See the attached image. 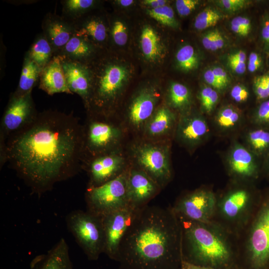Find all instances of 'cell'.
<instances>
[{
  "mask_svg": "<svg viewBox=\"0 0 269 269\" xmlns=\"http://www.w3.org/2000/svg\"><path fill=\"white\" fill-rule=\"evenodd\" d=\"M6 162L40 195L82 169V126L73 113L48 110L6 139Z\"/></svg>",
  "mask_w": 269,
  "mask_h": 269,
  "instance_id": "obj_1",
  "label": "cell"
},
{
  "mask_svg": "<svg viewBox=\"0 0 269 269\" xmlns=\"http://www.w3.org/2000/svg\"><path fill=\"white\" fill-rule=\"evenodd\" d=\"M121 269H179L181 228L172 206L137 210L119 246Z\"/></svg>",
  "mask_w": 269,
  "mask_h": 269,
  "instance_id": "obj_2",
  "label": "cell"
},
{
  "mask_svg": "<svg viewBox=\"0 0 269 269\" xmlns=\"http://www.w3.org/2000/svg\"><path fill=\"white\" fill-rule=\"evenodd\" d=\"M181 228L182 261L217 269H226L233 260L234 236L214 222L202 223L177 217Z\"/></svg>",
  "mask_w": 269,
  "mask_h": 269,
  "instance_id": "obj_3",
  "label": "cell"
},
{
  "mask_svg": "<svg viewBox=\"0 0 269 269\" xmlns=\"http://www.w3.org/2000/svg\"><path fill=\"white\" fill-rule=\"evenodd\" d=\"M243 232L242 247L249 269H269V194L258 203Z\"/></svg>",
  "mask_w": 269,
  "mask_h": 269,
  "instance_id": "obj_4",
  "label": "cell"
},
{
  "mask_svg": "<svg viewBox=\"0 0 269 269\" xmlns=\"http://www.w3.org/2000/svg\"><path fill=\"white\" fill-rule=\"evenodd\" d=\"M258 205L247 188L237 187L217 198L213 222L238 238L250 221Z\"/></svg>",
  "mask_w": 269,
  "mask_h": 269,
  "instance_id": "obj_5",
  "label": "cell"
},
{
  "mask_svg": "<svg viewBox=\"0 0 269 269\" xmlns=\"http://www.w3.org/2000/svg\"><path fill=\"white\" fill-rule=\"evenodd\" d=\"M67 228L90 261L104 253L105 238L101 217L87 210H74L66 217Z\"/></svg>",
  "mask_w": 269,
  "mask_h": 269,
  "instance_id": "obj_6",
  "label": "cell"
},
{
  "mask_svg": "<svg viewBox=\"0 0 269 269\" xmlns=\"http://www.w3.org/2000/svg\"><path fill=\"white\" fill-rule=\"evenodd\" d=\"M127 174L128 171H125L101 185L87 187L85 193L87 210L102 218L128 206Z\"/></svg>",
  "mask_w": 269,
  "mask_h": 269,
  "instance_id": "obj_7",
  "label": "cell"
},
{
  "mask_svg": "<svg viewBox=\"0 0 269 269\" xmlns=\"http://www.w3.org/2000/svg\"><path fill=\"white\" fill-rule=\"evenodd\" d=\"M82 134L83 163L92 158L114 152L121 132L111 122L90 116L82 126Z\"/></svg>",
  "mask_w": 269,
  "mask_h": 269,
  "instance_id": "obj_8",
  "label": "cell"
},
{
  "mask_svg": "<svg viewBox=\"0 0 269 269\" xmlns=\"http://www.w3.org/2000/svg\"><path fill=\"white\" fill-rule=\"evenodd\" d=\"M217 198L211 190L199 188L181 196L172 208L178 217L202 223L213 222Z\"/></svg>",
  "mask_w": 269,
  "mask_h": 269,
  "instance_id": "obj_9",
  "label": "cell"
},
{
  "mask_svg": "<svg viewBox=\"0 0 269 269\" xmlns=\"http://www.w3.org/2000/svg\"><path fill=\"white\" fill-rule=\"evenodd\" d=\"M134 153L140 169L161 188L164 187L171 177L168 149L162 145L143 143L135 148Z\"/></svg>",
  "mask_w": 269,
  "mask_h": 269,
  "instance_id": "obj_10",
  "label": "cell"
},
{
  "mask_svg": "<svg viewBox=\"0 0 269 269\" xmlns=\"http://www.w3.org/2000/svg\"><path fill=\"white\" fill-rule=\"evenodd\" d=\"M31 92L18 95L14 93L1 118L0 135L6 138L29 124L36 116Z\"/></svg>",
  "mask_w": 269,
  "mask_h": 269,
  "instance_id": "obj_11",
  "label": "cell"
},
{
  "mask_svg": "<svg viewBox=\"0 0 269 269\" xmlns=\"http://www.w3.org/2000/svg\"><path fill=\"white\" fill-rule=\"evenodd\" d=\"M137 210L127 206L102 217L105 243L104 253L117 261L121 240Z\"/></svg>",
  "mask_w": 269,
  "mask_h": 269,
  "instance_id": "obj_12",
  "label": "cell"
},
{
  "mask_svg": "<svg viewBox=\"0 0 269 269\" xmlns=\"http://www.w3.org/2000/svg\"><path fill=\"white\" fill-rule=\"evenodd\" d=\"M123 158L115 152L92 158L82 165L87 171L89 182L87 187L101 185L118 176L124 171Z\"/></svg>",
  "mask_w": 269,
  "mask_h": 269,
  "instance_id": "obj_13",
  "label": "cell"
},
{
  "mask_svg": "<svg viewBox=\"0 0 269 269\" xmlns=\"http://www.w3.org/2000/svg\"><path fill=\"white\" fill-rule=\"evenodd\" d=\"M127 186L129 206L135 210L147 205L161 189L140 169H131L128 171Z\"/></svg>",
  "mask_w": 269,
  "mask_h": 269,
  "instance_id": "obj_14",
  "label": "cell"
},
{
  "mask_svg": "<svg viewBox=\"0 0 269 269\" xmlns=\"http://www.w3.org/2000/svg\"><path fill=\"white\" fill-rule=\"evenodd\" d=\"M60 56L68 87L73 94L78 95L82 99L86 108L91 91V81L87 66Z\"/></svg>",
  "mask_w": 269,
  "mask_h": 269,
  "instance_id": "obj_15",
  "label": "cell"
},
{
  "mask_svg": "<svg viewBox=\"0 0 269 269\" xmlns=\"http://www.w3.org/2000/svg\"><path fill=\"white\" fill-rule=\"evenodd\" d=\"M42 28L44 35L50 44L53 52L58 54L74 35L70 22L58 15L50 14L44 19Z\"/></svg>",
  "mask_w": 269,
  "mask_h": 269,
  "instance_id": "obj_16",
  "label": "cell"
},
{
  "mask_svg": "<svg viewBox=\"0 0 269 269\" xmlns=\"http://www.w3.org/2000/svg\"><path fill=\"white\" fill-rule=\"evenodd\" d=\"M39 88L49 95L60 93L73 94L67 85L60 55L54 56L41 70Z\"/></svg>",
  "mask_w": 269,
  "mask_h": 269,
  "instance_id": "obj_17",
  "label": "cell"
},
{
  "mask_svg": "<svg viewBox=\"0 0 269 269\" xmlns=\"http://www.w3.org/2000/svg\"><path fill=\"white\" fill-rule=\"evenodd\" d=\"M29 269H74L65 239L61 238L47 253L34 258Z\"/></svg>",
  "mask_w": 269,
  "mask_h": 269,
  "instance_id": "obj_18",
  "label": "cell"
},
{
  "mask_svg": "<svg viewBox=\"0 0 269 269\" xmlns=\"http://www.w3.org/2000/svg\"><path fill=\"white\" fill-rule=\"evenodd\" d=\"M228 164L232 173L239 177L252 179L258 175L259 168L254 154L239 143L232 148Z\"/></svg>",
  "mask_w": 269,
  "mask_h": 269,
  "instance_id": "obj_19",
  "label": "cell"
},
{
  "mask_svg": "<svg viewBox=\"0 0 269 269\" xmlns=\"http://www.w3.org/2000/svg\"><path fill=\"white\" fill-rule=\"evenodd\" d=\"M156 101L157 97L151 90H144L138 93L129 108L130 124L136 129L145 125L152 115Z\"/></svg>",
  "mask_w": 269,
  "mask_h": 269,
  "instance_id": "obj_20",
  "label": "cell"
},
{
  "mask_svg": "<svg viewBox=\"0 0 269 269\" xmlns=\"http://www.w3.org/2000/svg\"><path fill=\"white\" fill-rule=\"evenodd\" d=\"M208 132L207 122L198 115L183 117L179 121L177 129L178 138L184 143L191 146L202 141Z\"/></svg>",
  "mask_w": 269,
  "mask_h": 269,
  "instance_id": "obj_21",
  "label": "cell"
},
{
  "mask_svg": "<svg viewBox=\"0 0 269 269\" xmlns=\"http://www.w3.org/2000/svg\"><path fill=\"white\" fill-rule=\"evenodd\" d=\"M72 25L74 35L90 42V39L98 43L104 42L107 37V29L104 22L99 18L83 20L78 17L68 21Z\"/></svg>",
  "mask_w": 269,
  "mask_h": 269,
  "instance_id": "obj_22",
  "label": "cell"
},
{
  "mask_svg": "<svg viewBox=\"0 0 269 269\" xmlns=\"http://www.w3.org/2000/svg\"><path fill=\"white\" fill-rule=\"evenodd\" d=\"M175 117L168 109H158L145 125V132L149 136H162L171 129L175 122Z\"/></svg>",
  "mask_w": 269,
  "mask_h": 269,
  "instance_id": "obj_23",
  "label": "cell"
},
{
  "mask_svg": "<svg viewBox=\"0 0 269 269\" xmlns=\"http://www.w3.org/2000/svg\"><path fill=\"white\" fill-rule=\"evenodd\" d=\"M140 43L142 53L147 60L154 61L162 57L163 48L160 38L151 26L146 25L143 28Z\"/></svg>",
  "mask_w": 269,
  "mask_h": 269,
  "instance_id": "obj_24",
  "label": "cell"
},
{
  "mask_svg": "<svg viewBox=\"0 0 269 269\" xmlns=\"http://www.w3.org/2000/svg\"><path fill=\"white\" fill-rule=\"evenodd\" d=\"M92 52V47L90 42L81 37L74 35L57 55L86 63Z\"/></svg>",
  "mask_w": 269,
  "mask_h": 269,
  "instance_id": "obj_25",
  "label": "cell"
},
{
  "mask_svg": "<svg viewBox=\"0 0 269 269\" xmlns=\"http://www.w3.org/2000/svg\"><path fill=\"white\" fill-rule=\"evenodd\" d=\"M42 69L28 56L25 58L16 94H24L31 92L40 76Z\"/></svg>",
  "mask_w": 269,
  "mask_h": 269,
  "instance_id": "obj_26",
  "label": "cell"
},
{
  "mask_svg": "<svg viewBox=\"0 0 269 269\" xmlns=\"http://www.w3.org/2000/svg\"><path fill=\"white\" fill-rule=\"evenodd\" d=\"M53 52L49 41L42 35L33 43L27 56L42 70L52 59Z\"/></svg>",
  "mask_w": 269,
  "mask_h": 269,
  "instance_id": "obj_27",
  "label": "cell"
},
{
  "mask_svg": "<svg viewBox=\"0 0 269 269\" xmlns=\"http://www.w3.org/2000/svg\"><path fill=\"white\" fill-rule=\"evenodd\" d=\"M247 139L254 154L261 156L269 150V130L264 128L254 130L248 134Z\"/></svg>",
  "mask_w": 269,
  "mask_h": 269,
  "instance_id": "obj_28",
  "label": "cell"
},
{
  "mask_svg": "<svg viewBox=\"0 0 269 269\" xmlns=\"http://www.w3.org/2000/svg\"><path fill=\"white\" fill-rule=\"evenodd\" d=\"M63 12L67 21L75 19L82 15L95 3L93 0H66L63 1Z\"/></svg>",
  "mask_w": 269,
  "mask_h": 269,
  "instance_id": "obj_29",
  "label": "cell"
},
{
  "mask_svg": "<svg viewBox=\"0 0 269 269\" xmlns=\"http://www.w3.org/2000/svg\"><path fill=\"white\" fill-rule=\"evenodd\" d=\"M169 100L173 107L177 109H183L187 107L190 103V91L184 85L173 82L170 86Z\"/></svg>",
  "mask_w": 269,
  "mask_h": 269,
  "instance_id": "obj_30",
  "label": "cell"
},
{
  "mask_svg": "<svg viewBox=\"0 0 269 269\" xmlns=\"http://www.w3.org/2000/svg\"><path fill=\"white\" fill-rule=\"evenodd\" d=\"M176 59L178 66L185 71L196 69L199 64L198 57L190 45H185L177 52Z\"/></svg>",
  "mask_w": 269,
  "mask_h": 269,
  "instance_id": "obj_31",
  "label": "cell"
},
{
  "mask_svg": "<svg viewBox=\"0 0 269 269\" xmlns=\"http://www.w3.org/2000/svg\"><path fill=\"white\" fill-rule=\"evenodd\" d=\"M240 119L241 114L237 109L231 106H226L218 112L215 120L220 128L228 130L235 127Z\"/></svg>",
  "mask_w": 269,
  "mask_h": 269,
  "instance_id": "obj_32",
  "label": "cell"
},
{
  "mask_svg": "<svg viewBox=\"0 0 269 269\" xmlns=\"http://www.w3.org/2000/svg\"><path fill=\"white\" fill-rule=\"evenodd\" d=\"M221 13L217 9L208 7L196 16L194 25L199 30L205 29L215 25L222 18Z\"/></svg>",
  "mask_w": 269,
  "mask_h": 269,
  "instance_id": "obj_33",
  "label": "cell"
},
{
  "mask_svg": "<svg viewBox=\"0 0 269 269\" xmlns=\"http://www.w3.org/2000/svg\"><path fill=\"white\" fill-rule=\"evenodd\" d=\"M147 12L151 17L163 25L173 28L178 25L173 9L168 5L151 8Z\"/></svg>",
  "mask_w": 269,
  "mask_h": 269,
  "instance_id": "obj_34",
  "label": "cell"
},
{
  "mask_svg": "<svg viewBox=\"0 0 269 269\" xmlns=\"http://www.w3.org/2000/svg\"><path fill=\"white\" fill-rule=\"evenodd\" d=\"M199 99L204 111L209 114L217 103L219 96L216 90L211 87L205 86L200 91Z\"/></svg>",
  "mask_w": 269,
  "mask_h": 269,
  "instance_id": "obj_35",
  "label": "cell"
},
{
  "mask_svg": "<svg viewBox=\"0 0 269 269\" xmlns=\"http://www.w3.org/2000/svg\"><path fill=\"white\" fill-rule=\"evenodd\" d=\"M253 88L258 100L265 101L269 99V73L256 77Z\"/></svg>",
  "mask_w": 269,
  "mask_h": 269,
  "instance_id": "obj_36",
  "label": "cell"
},
{
  "mask_svg": "<svg viewBox=\"0 0 269 269\" xmlns=\"http://www.w3.org/2000/svg\"><path fill=\"white\" fill-rule=\"evenodd\" d=\"M246 54L239 50L230 54L228 57V63L230 68L238 74H242L246 70Z\"/></svg>",
  "mask_w": 269,
  "mask_h": 269,
  "instance_id": "obj_37",
  "label": "cell"
},
{
  "mask_svg": "<svg viewBox=\"0 0 269 269\" xmlns=\"http://www.w3.org/2000/svg\"><path fill=\"white\" fill-rule=\"evenodd\" d=\"M231 28L235 33L242 36L248 35L251 29L250 20L244 16L234 17L231 22Z\"/></svg>",
  "mask_w": 269,
  "mask_h": 269,
  "instance_id": "obj_38",
  "label": "cell"
},
{
  "mask_svg": "<svg viewBox=\"0 0 269 269\" xmlns=\"http://www.w3.org/2000/svg\"><path fill=\"white\" fill-rule=\"evenodd\" d=\"M112 36L117 45L123 46L127 43L128 38L127 29L123 22L116 20L114 22L112 28Z\"/></svg>",
  "mask_w": 269,
  "mask_h": 269,
  "instance_id": "obj_39",
  "label": "cell"
},
{
  "mask_svg": "<svg viewBox=\"0 0 269 269\" xmlns=\"http://www.w3.org/2000/svg\"><path fill=\"white\" fill-rule=\"evenodd\" d=\"M253 120L258 125L269 126V99L261 103L255 113Z\"/></svg>",
  "mask_w": 269,
  "mask_h": 269,
  "instance_id": "obj_40",
  "label": "cell"
},
{
  "mask_svg": "<svg viewBox=\"0 0 269 269\" xmlns=\"http://www.w3.org/2000/svg\"><path fill=\"white\" fill-rule=\"evenodd\" d=\"M199 1L197 0H177L176 8L181 16H186L190 14L197 6Z\"/></svg>",
  "mask_w": 269,
  "mask_h": 269,
  "instance_id": "obj_41",
  "label": "cell"
},
{
  "mask_svg": "<svg viewBox=\"0 0 269 269\" xmlns=\"http://www.w3.org/2000/svg\"><path fill=\"white\" fill-rule=\"evenodd\" d=\"M230 95L236 102L242 103L246 101L249 96L248 90L244 86L240 84L235 85L231 89Z\"/></svg>",
  "mask_w": 269,
  "mask_h": 269,
  "instance_id": "obj_42",
  "label": "cell"
},
{
  "mask_svg": "<svg viewBox=\"0 0 269 269\" xmlns=\"http://www.w3.org/2000/svg\"><path fill=\"white\" fill-rule=\"evenodd\" d=\"M220 5L229 12H235L245 7L247 1L245 0H221L218 1Z\"/></svg>",
  "mask_w": 269,
  "mask_h": 269,
  "instance_id": "obj_43",
  "label": "cell"
},
{
  "mask_svg": "<svg viewBox=\"0 0 269 269\" xmlns=\"http://www.w3.org/2000/svg\"><path fill=\"white\" fill-rule=\"evenodd\" d=\"M204 79L205 82L215 90H222L225 87L219 82L214 74L212 69H209L204 73Z\"/></svg>",
  "mask_w": 269,
  "mask_h": 269,
  "instance_id": "obj_44",
  "label": "cell"
},
{
  "mask_svg": "<svg viewBox=\"0 0 269 269\" xmlns=\"http://www.w3.org/2000/svg\"><path fill=\"white\" fill-rule=\"evenodd\" d=\"M262 58L260 55L255 52H251L249 56L248 69L253 73L257 71L262 65Z\"/></svg>",
  "mask_w": 269,
  "mask_h": 269,
  "instance_id": "obj_45",
  "label": "cell"
},
{
  "mask_svg": "<svg viewBox=\"0 0 269 269\" xmlns=\"http://www.w3.org/2000/svg\"><path fill=\"white\" fill-rule=\"evenodd\" d=\"M214 74L219 82L223 85L225 88L229 83V77L226 71L219 66L214 67L211 68Z\"/></svg>",
  "mask_w": 269,
  "mask_h": 269,
  "instance_id": "obj_46",
  "label": "cell"
},
{
  "mask_svg": "<svg viewBox=\"0 0 269 269\" xmlns=\"http://www.w3.org/2000/svg\"><path fill=\"white\" fill-rule=\"evenodd\" d=\"M225 45V40L222 34L217 29L214 30L213 46L212 51L222 48Z\"/></svg>",
  "mask_w": 269,
  "mask_h": 269,
  "instance_id": "obj_47",
  "label": "cell"
},
{
  "mask_svg": "<svg viewBox=\"0 0 269 269\" xmlns=\"http://www.w3.org/2000/svg\"><path fill=\"white\" fill-rule=\"evenodd\" d=\"M214 36V30L207 32L202 38V43L205 49L212 51Z\"/></svg>",
  "mask_w": 269,
  "mask_h": 269,
  "instance_id": "obj_48",
  "label": "cell"
},
{
  "mask_svg": "<svg viewBox=\"0 0 269 269\" xmlns=\"http://www.w3.org/2000/svg\"><path fill=\"white\" fill-rule=\"evenodd\" d=\"M167 2L165 0H145L143 1V3L147 6L151 7V8H156L163 6L166 5Z\"/></svg>",
  "mask_w": 269,
  "mask_h": 269,
  "instance_id": "obj_49",
  "label": "cell"
},
{
  "mask_svg": "<svg viewBox=\"0 0 269 269\" xmlns=\"http://www.w3.org/2000/svg\"><path fill=\"white\" fill-rule=\"evenodd\" d=\"M261 35L264 42L269 45V20L265 21L262 29Z\"/></svg>",
  "mask_w": 269,
  "mask_h": 269,
  "instance_id": "obj_50",
  "label": "cell"
},
{
  "mask_svg": "<svg viewBox=\"0 0 269 269\" xmlns=\"http://www.w3.org/2000/svg\"><path fill=\"white\" fill-rule=\"evenodd\" d=\"M119 3L123 6H129L131 5L133 2V0H120L118 1Z\"/></svg>",
  "mask_w": 269,
  "mask_h": 269,
  "instance_id": "obj_51",
  "label": "cell"
},
{
  "mask_svg": "<svg viewBox=\"0 0 269 269\" xmlns=\"http://www.w3.org/2000/svg\"><path fill=\"white\" fill-rule=\"evenodd\" d=\"M186 263L191 269H215V268H210V267L194 265H192L187 263Z\"/></svg>",
  "mask_w": 269,
  "mask_h": 269,
  "instance_id": "obj_52",
  "label": "cell"
},
{
  "mask_svg": "<svg viewBox=\"0 0 269 269\" xmlns=\"http://www.w3.org/2000/svg\"><path fill=\"white\" fill-rule=\"evenodd\" d=\"M179 269H191L188 266V265L186 262L182 261L181 267Z\"/></svg>",
  "mask_w": 269,
  "mask_h": 269,
  "instance_id": "obj_53",
  "label": "cell"
},
{
  "mask_svg": "<svg viewBox=\"0 0 269 269\" xmlns=\"http://www.w3.org/2000/svg\"><path fill=\"white\" fill-rule=\"evenodd\" d=\"M268 168H269V163H268Z\"/></svg>",
  "mask_w": 269,
  "mask_h": 269,
  "instance_id": "obj_54",
  "label": "cell"
}]
</instances>
